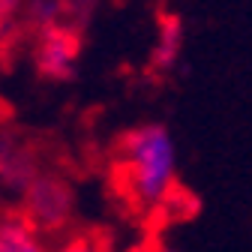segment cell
Instances as JSON below:
<instances>
[{"label": "cell", "instance_id": "52a82bcc", "mask_svg": "<svg viewBox=\"0 0 252 252\" xmlns=\"http://www.w3.org/2000/svg\"><path fill=\"white\" fill-rule=\"evenodd\" d=\"M18 18L30 24L36 33V30L54 27V24H66V3L63 0H30V3H21Z\"/></svg>", "mask_w": 252, "mask_h": 252}, {"label": "cell", "instance_id": "5b68a950", "mask_svg": "<svg viewBox=\"0 0 252 252\" xmlns=\"http://www.w3.org/2000/svg\"><path fill=\"white\" fill-rule=\"evenodd\" d=\"M183 42H186V18L180 12L162 9L156 15V39L150 48V69L156 75L177 72L180 57H183Z\"/></svg>", "mask_w": 252, "mask_h": 252}, {"label": "cell", "instance_id": "9c48e42d", "mask_svg": "<svg viewBox=\"0 0 252 252\" xmlns=\"http://www.w3.org/2000/svg\"><path fill=\"white\" fill-rule=\"evenodd\" d=\"M177 75H180V78H189V75H192V66H189V63H180V66H177Z\"/></svg>", "mask_w": 252, "mask_h": 252}, {"label": "cell", "instance_id": "ba28073f", "mask_svg": "<svg viewBox=\"0 0 252 252\" xmlns=\"http://www.w3.org/2000/svg\"><path fill=\"white\" fill-rule=\"evenodd\" d=\"M48 252H108L105 243L99 237H90V234H72L57 246H48Z\"/></svg>", "mask_w": 252, "mask_h": 252}, {"label": "cell", "instance_id": "30bf717a", "mask_svg": "<svg viewBox=\"0 0 252 252\" xmlns=\"http://www.w3.org/2000/svg\"><path fill=\"white\" fill-rule=\"evenodd\" d=\"M162 252H174V249H162Z\"/></svg>", "mask_w": 252, "mask_h": 252}, {"label": "cell", "instance_id": "277c9868", "mask_svg": "<svg viewBox=\"0 0 252 252\" xmlns=\"http://www.w3.org/2000/svg\"><path fill=\"white\" fill-rule=\"evenodd\" d=\"M45 168H42L36 147L27 138H21L15 129H9V126H0V186L21 198L24 189Z\"/></svg>", "mask_w": 252, "mask_h": 252}, {"label": "cell", "instance_id": "7a4b0ae2", "mask_svg": "<svg viewBox=\"0 0 252 252\" xmlns=\"http://www.w3.org/2000/svg\"><path fill=\"white\" fill-rule=\"evenodd\" d=\"M18 213L27 219L30 228L39 231L48 240L51 234H60L72 222L75 189L63 174L45 168L33 183L24 189V195L18 198Z\"/></svg>", "mask_w": 252, "mask_h": 252}, {"label": "cell", "instance_id": "6da1fadb", "mask_svg": "<svg viewBox=\"0 0 252 252\" xmlns=\"http://www.w3.org/2000/svg\"><path fill=\"white\" fill-rule=\"evenodd\" d=\"M120 162L132 198L159 207L177 180V141L165 123H138L120 138Z\"/></svg>", "mask_w": 252, "mask_h": 252}, {"label": "cell", "instance_id": "3957f363", "mask_svg": "<svg viewBox=\"0 0 252 252\" xmlns=\"http://www.w3.org/2000/svg\"><path fill=\"white\" fill-rule=\"evenodd\" d=\"M81 33L69 24H54L33 33V69L51 84H66L78 75L81 63Z\"/></svg>", "mask_w": 252, "mask_h": 252}, {"label": "cell", "instance_id": "8992f818", "mask_svg": "<svg viewBox=\"0 0 252 252\" xmlns=\"http://www.w3.org/2000/svg\"><path fill=\"white\" fill-rule=\"evenodd\" d=\"M0 252H48V240L30 228L18 210L0 213Z\"/></svg>", "mask_w": 252, "mask_h": 252}]
</instances>
